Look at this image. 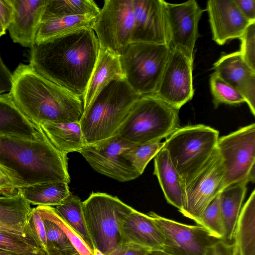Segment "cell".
I'll list each match as a JSON object with an SVG mask.
<instances>
[{"mask_svg": "<svg viewBox=\"0 0 255 255\" xmlns=\"http://www.w3.org/2000/svg\"><path fill=\"white\" fill-rule=\"evenodd\" d=\"M99 44L92 28L35 44L30 66L37 73L83 98L98 59Z\"/></svg>", "mask_w": 255, "mask_h": 255, "instance_id": "obj_1", "label": "cell"}, {"mask_svg": "<svg viewBox=\"0 0 255 255\" xmlns=\"http://www.w3.org/2000/svg\"><path fill=\"white\" fill-rule=\"evenodd\" d=\"M23 114L36 126L43 123L80 122L83 99L20 64L12 73L9 92Z\"/></svg>", "mask_w": 255, "mask_h": 255, "instance_id": "obj_2", "label": "cell"}, {"mask_svg": "<svg viewBox=\"0 0 255 255\" xmlns=\"http://www.w3.org/2000/svg\"><path fill=\"white\" fill-rule=\"evenodd\" d=\"M0 168L17 189L70 181L67 155L58 151L43 133L36 139L0 135Z\"/></svg>", "mask_w": 255, "mask_h": 255, "instance_id": "obj_3", "label": "cell"}, {"mask_svg": "<svg viewBox=\"0 0 255 255\" xmlns=\"http://www.w3.org/2000/svg\"><path fill=\"white\" fill-rule=\"evenodd\" d=\"M140 96L125 79L110 82L84 110L80 124L86 143L116 135Z\"/></svg>", "mask_w": 255, "mask_h": 255, "instance_id": "obj_4", "label": "cell"}, {"mask_svg": "<svg viewBox=\"0 0 255 255\" xmlns=\"http://www.w3.org/2000/svg\"><path fill=\"white\" fill-rule=\"evenodd\" d=\"M178 113L155 94L140 96L116 134L133 144L160 142L179 128Z\"/></svg>", "mask_w": 255, "mask_h": 255, "instance_id": "obj_5", "label": "cell"}, {"mask_svg": "<svg viewBox=\"0 0 255 255\" xmlns=\"http://www.w3.org/2000/svg\"><path fill=\"white\" fill-rule=\"evenodd\" d=\"M219 131L198 124L178 128L163 146L185 184L208 161L215 150Z\"/></svg>", "mask_w": 255, "mask_h": 255, "instance_id": "obj_6", "label": "cell"}, {"mask_svg": "<svg viewBox=\"0 0 255 255\" xmlns=\"http://www.w3.org/2000/svg\"><path fill=\"white\" fill-rule=\"evenodd\" d=\"M133 209L116 196L92 193L83 202V211L94 248L108 255L122 244L123 223Z\"/></svg>", "mask_w": 255, "mask_h": 255, "instance_id": "obj_7", "label": "cell"}, {"mask_svg": "<svg viewBox=\"0 0 255 255\" xmlns=\"http://www.w3.org/2000/svg\"><path fill=\"white\" fill-rule=\"evenodd\" d=\"M171 46L130 43L120 55L125 78L140 96L155 94L166 67Z\"/></svg>", "mask_w": 255, "mask_h": 255, "instance_id": "obj_8", "label": "cell"}, {"mask_svg": "<svg viewBox=\"0 0 255 255\" xmlns=\"http://www.w3.org/2000/svg\"><path fill=\"white\" fill-rule=\"evenodd\" d=\"M216 148L224 168V188L236 183L255 181V123L219 137Z\"/></svg>", "mask_w": 255, "mask_h": 255, "instance_id": "obj_9", "label": "cell"}, {"mask_svg": "<svg viewBox=\"0 0 255 255\" xmlns=\"http://www.w3.org/2000/svg\"><path fill=\"white\" fill-rule=\"evenodd\" d=\"M132 0H106L93 27L100 50L121 55L130 43L133 26Z\"/></svg>", "mask_w": 255, "mask_h": 255, "instance_id": "obj_10", "label": "cell"}, {"mask_svg": "<svg viewBox=\"0 0 255 255\" xmlns=\"http://www.w3.org/2000/svg\"><path fill=\"white\" fill-rule=\"evenodd\" d=\"M224 175L216 148L205 164L184 185L183 206L180 212L199 225L206 207L224 189Z\"/></svg>", "mask_w": 255, "mask_h": 255, "instance_id": "obj_11", "label": "cell"}, {"mask_svg": "<svg viewBox=\"0 0 255 255\" xmlns=\"http://www.w3.org/2000/svg\"><path fill=\"white\" fill-rule=\"evenodd\" d=\"M133 145L116 134L86 144L79 152L97 172L121 182L140 175L124 154Z\"/></svg>", "mask_w": 255, "mask_h": 255, "instance_id": "obj_12", "label": "cell"}, {"mask_svg": "<svg viewBox=\"0 0 255 255\" xmlns=\"http://www.w3.org/2000/svg\"><path fill=\"white\" fill-rule=\"evenodd\" d=\"M148 215L164 237L163 251L159 253L161 255H204L210 247L222 240L202 226L182 224L153 212Z\"/></svg>", "mask_w": 255, "mask_h": 255, "instance_id": "obj_13", "label": "cell"}, {"mask_svg": "<svg viewBox=\"0 0 255 255\" xmlns=\"http://www.w3.org/2000/svg\"><path fill=\"white\" fill-rule=\"evenodd\" d=\"M171 48L166 67L155 95L173 108L179 110L194 95L193 61L180 51Z\"/></svg>", "mask_w": 255, "mask_h": 255, "instance_id": "obj_14", "label": "cell"}, {"mask_svg": "<svg viewBox=\"0 0 255 255\" xmlns=\"http://www.w3.org/2000/svg\"><path fill=\"white\" fill-rule=\"evenodd\" d=\"M170 46L193 61V53L199 36L198 24L203 10L195 0L180 3L165 1Z\"/></svg>", "mask_w": 255, "mask_h": 255, "instance_id": "obj_15", "label": "cell"}, {"mask_svg": "<svg viewBox=\"0 0 255 255\" xmlns=\"http://www.w3.org/2000/svg\"><path fill=\"white\" fill-rule=\"evenodd\" d=\"M132 6L134 20L130 43L170 45L165 1L132 0Z\"/></svg>", "mask_w": 255, "mask_h": 255, "instance_id": "obj_16", "label": "cell"}, {"mask_svg": "<svg viewBox=\"0 0 255 255\" xmlns=\"http://www.w3.org/2000/svg\"><path fill=\"white\" fill-rule=\"evenodd\" d=\"M206 8L213 39L220 45L230 39H240L252 22L241 13L233 0H210Z\"/></svg>", "mask_w": 255, "mask_h": 255, "instance_id": "obj_17", "label": "cell"}, {"mask_svg": "<svg viewBox=\"0 0 255 255\" xmlns=\"http://www.w3.org/2000/svg\"><path fill=\"white\" fill-rule=\"evenodd\" d=\"M215 72L245 98L255 115V71L244 61L239 51L222 56L214 64Z\"/></svg>", "mask_w": 255, "mask_h": 255, "instance_id": "obj_18", "label": "cell"}, {"mask_svg": "<svg viewBox=\"0 0 255 255\" xmlns=\"http://www.w3.org/2000/svg\"><path fill=\"white\" fill-rule=\"evenodd\" d=\"M13 16L7 29L11 38L23 47L31 48L35 44L46 0H10Z\"/></svg>", "mask_w": 255, "mask_h": 255, "instance_id": "obj_19", "label": "cell"}, {"mask_svg": "<svg viewBox=\"0 0 255 255\" xmlns=\"http://www.w3.org/2000/svg\"><path fill=\"white\" fill-rule=\"evenodd\" d=\"M122 236V243L135 244L153 252L163 251L164 237L160 229L148 214L135 209L125 219Z\"/></svg>", "mask_w": 255, "mask_h": 255, "instance_id": "obj_20", "label": "cell"}, {"mask_svg": "<svg viewBox=\"0 0 255 255\" xmlns=\"http://www.w3.org/2000/svg\"><path fill=\"white\" fill-rule=\"evenodd\" d=\"M42 135L39 128L18 108L9 93L0 95V135L36 139Z\"/></svg>", "mask_w": 255, "mask_h": 255, "instance_id": "obj_21", "label": "cell"}, {"mask_svg": "<svg viewBox=\"0 0 255 255\" xmlns=\"http://www.w3.org/2000/svg\"><path fill=\"white\" fill-rule=\"evenodd\" d=\"M123 79L125 78L120 55L108 49H99L98 59L83 98L84 110L110 82Z\"/></svg>", "mask_w": 255, "mask_h": 255, "instance_id": "obj_22", "label": "cell"}, {"mask_svg": "<svg viewBox=\"0 0 255 255\" xmlns=\"http://www.w3.org/2000/svg\"><path fill=\"white\" fill-rule=\"evenodd\" d=\"M154 174L157 177L167 202L180 212L184 196L182 179L167 151L162 148L154 157Z\"/></svg>", "mask_w": 255, "mask_h": 255, "instance_id": "obj_23", "label": "cell"}, {"mask_svg": "<svg viewBox=\"0 0 255 255\" xmlns=\"http://www.w3.org/2000/svg\"><path fill=\"white\" fill-rule=\"evenodd\" d=\"M37 127L51 144L64 154L79 152L87 144L80 122L43 123Z\"/></svg>", "mask_w": 255, "mask_h": 255, "instance_id": "obj_24", "label": "cell"}, {"mask_svg": "<svg viewBox=\"0 0 255 255\" xmlns=\"http://www.w3.org/2000/svg\"><path fill=\"white\" fill-rule=\"evenodd\" d=\"M247 183H236L225 188L219 194L220 207L225 235L223 240L233 243L234 235L243 201Z\"/></svg>", "mask_w": 255, "mask_h": 255, "instance_id": "obj_25", "label": "cell"}, {"mask_svg": "<svg viewBox=\"0 0 255 255\" xmlns=\"http://www.w3.org/2000/svg\"><path fill=\"white\" fill-rule=\"evenodd\" d=\"M234 243L238 255H255V190L242 208L236 223Z\"/></svg>", "mask_w": 255, "mask_h": 255, "instance_id": "obj_26", "label": "cell"}, {"mask_svg": "<svg viewBox=\"0 0 255 255\" xmlns=\"http://www.w3.org/2000/svg\"><path fill=\"white\" fill-rule=\"evenodd\" d=\"M32 209L18 191L11 195H0V223L33 235L28 226Z\"/></svg>", "mask_w": 255, "mask_h": 255, "instance_id": "obj_27", "label": "cell"}, {"mask_svg": "<svg viewBox=\"0 0 255 255\" xmlns=\"http://www.w3.org/2000/svg\"><path fill=\"white\" fill-rule=\"evenodd\" d=\"M30 204L37 206H57L71 195L68 183L50 182L17 188Z\"/></svg>", "mask_w": 255, "mask_h": 255, "instance_id": "obj_28", "label": "cell"}, {"mask_svg": "<svg viewBox=\"0 0 255 255\" xmlns=\"http://www.w3.org/2000/svg\"><path fill=\"white\" fill-rule=\"evenodd\" d=\"M96 16L88 14L41 21L37 31L35 44L82 28H93Z\"/></svg>", "mask_w": 255, "mask_h": 255, "instance_id": "obj_29", "label": "cell"}, {"mask_svg": "<svg viewBox=\"0 0 255 255\" xmlns=\"http://www.w3.org/2000/svg\"><path fill=\"white\" fill-rule=\"evenodd\" d=\"M100 11L92 0H46L41 21L88 14L97 15Z\"/></svg>", "mask_w": 255, "mask_h": 255, "instance_id": "obj_30", "label": "cell"}, {"mask_svg": "<svg viewBox=\"0 0 255 255\" xmlns=\"http://www.w3.org/2000/svg\"><path fill=\"white\" fill-rule=\"evenodd\" d=\"M59 215L82 238L93 250V245L89 234L83 211V201L71 195L61 205L54 207Z\"/></svg>", "mask_w": 255, "mask_h": 255, "instance_id": "obj_31", "label": "cell"}, {"mask_svg": "<svg viewBox=\"0 0 255 255\" xmlns=\"http://www.w3.org/2000/svg\"><path fill=\"white\" fill-rule=\"evenodd\" d=\"M36 208L45 226L47 255H80L63 230Z\"/></svg>", "mask_w": 255, "mask_h": 255, "instance_id": "obj_32", "label": "cell"}, {"mask_svg": "<svg viewBox=\"0 0 255 255\" xmlns=\"http://www.w3.org/2000/svg\"><path fill=\"white\" fill-rule=\"evenodd\" d=\"M0 250L18 255H47L32 236L0 231Z\"/></svg>", "mask_w": 255, "mask_h": 255, "instance_id": "obj_33", "label": "cell"}, {"mask_svg": "<svg viewBox=\"0 0 255 255\" xmlns=\"http://www.w3.org/2000/svg\"><path fill=\"white\" fill-rule=\"evenodd\" d=\"M164 142L134 144L124 154L139 175L143 172L149 161L163 148Z\"/></svg>", "mask_w": 255, "mask_h": 255, "instance_id": "obj_34", "label": "cell"}, {"mask_svg": "<svg viewBox=\"0 0 255 255\" xmlns=\"http://www.w3.org/2000/svg\"><path fill=\"white\" fill-rule=\"evenodd\" d=\"M210 86L216 108L220 104L237 105L246 102L245 98L239 91L222 80L215 72L210 76Z\"/></svg>", "mask_w": 255, "mask_h": 255, "instance_id": "obj_35", "label": "cell"}, {"mask_svg": "<svg viewBox=\"0 0 255 255\" xmlns=\"http://www.w3.org/2000/svg\"><path fill=\"white\" fill-rule=\"evenodd\" d=\"M38 209L56 224L65 233L80 255H93V250L77 233L59 215L54 207L37 206Z\"/></svg>", "mask_w": 255, "mask_h": 255, "instance_id": "obj_36", "label": "cell"}, {"mask_svg": "<svg viewBox=\"0 0 255 255\" xmlns=\"http://www.w3.org/2000/svg\"><path fill=\"white\" fill-rule=\"evenodd\" d=\"M199 226L204 227L215 238L224 239L225 231L220 207L219 194L205 209Z\"/></svg>", "mask_w": 255, "mask_h": 255, "instance_id": "obj_37", "label": "cell"}, {"mask_svg": "<svg viewBox=\"0 0 255 255\" xmlns=\"http://www.w3.org/2000/svg\"><path fill=\"white\" fill-rule=\"evenodd\" d=\"M240 50L242 57L251 68L255 71V22H251L242 37Z\"/></svg>", "mask_w": 255, "mask_h": 255, "instance_id": "obj_38", "label": "cell"}, {"mask_svg": "<svg viewBox=\"0 0 255 255\" xmlns=\"http://www.w3.org/2000/svg\"><path fill=\"white\" fill-rule=\"evenodd\" d=\"M28 226L40 247L46 252V231L44 224L36 207L32 209Z\"/></svg>", "mask_w": 255, "mask_h": 255, "instance_id": "obj_39", "label": "cell"}, {"mask_svg": "<svg viewBox=\"0 0 255 255\" xmlns=\"http://www.w3.org/2000/svg\"><path fill=\"white\" fill-rule=\"evenodd\" d=\"M151 252L135 244L123 243L108 255H147Z\"/></svg>", "mask_w": 255, "mask_h": 255, "instance_id": "obj_40", "label": "cell"}, {"mask_svg": "<svg viewBox=\"0 0 255 255\" xmlns=\"http://www.w3.org/2000/svg\"><path fill=\"white\" fill-rule=\"evenodd\" d=\"M204 255H238L237 248L233 243L222 240L210 247Z\"/></svg>", "mask_w": 255, "mask_h": 255, "instance_id": "obj_41", "label": "cell"}, {"mask_svg": "<svg viewBox=\"0 0 255 255\" xmlns=\"http://www.w3.org/2000/svg\"><path fill=\"white\" fill-rule=\"evenodd\" d=\"M13 7L10 0H0V22L6 30L12 22Z\"/></svg>", "mask_w": 255, "mask_h": 255, "instance_id": "obj_42", "label": "cell"}, {"mask_svg": "<svg viewBox=\"0 0 255 255\" xmlns=\"http://www.w3.org/2000/svg\"><path fill=\"white\" fill-rule=\"evenodd\" d=\"M12 84V74L3 62L0 55V95L9 92Z\"/></svg>", "mask_w": 255, "mask_h": 255, "instance_id": "obj_43", "label": "cell"}, {"mask_svg": "<svg viewBox=\"0 0 255 255\" xmlns=\"http://www.w3.org/2000/svg\"><path fill=\"white\" fill-rule=\"evenodd\" d=\"M244 16L250 22L255 21V0H233Z\"/></svg>", "mask_w": 255, "mask_h": 255, "instance_id": "obj_44", "label": "cell"}, {"mask_svg": "<svg viewBox=\"0 0 255 255\" xmlns=\"http://www.w3.org/2000/svg\"><path fill=\"white\" fill-rule=\"evenodd\" d=\"M17 191L8 176L0 168V195H11Z\"/></svg>", "mask_w": 255, "mask_h": 255, "instance_id": "obj_45", "label": "cell"}, {"mask_svg": "<svg viewBox=\"0 0 255 255\" xmlns=\"http://www.w3.org/2000/svg\"><path fill=\"white\" fill-rule=\"evenodd\" d=\"M0 231H3L13 233V234L22 235V236H32V237H34V236L32 234H28V233H23V232H22L20 231H17L13 229L10 228L6 226L2 225L1 223H0Z\"/></svg>", "mask_w": 255, "mask_h": 255, "instance_id": "obj_46", "label": "cell"}, {"mask_svg": "<svg viewBox=\"0 0 255 255\" xmlns=\"http://www.w3.org/2000/svg\"><path fill=\"white\" fill-rule=\"evenodd\" d=\"M0 255H18L12 253L0 250Z\"/></svg>", "mask_w": 255, "mask_h": 255, "instance_id": "obj_47", "label": "cell"}, {"mask_svg": "<svg viewBox=\"0 0 255 255\" xmlns=\"http://www.w3.org/2000/svg\"><path fill=\"white\" fill-rule=\"evenodd\" d=\"M93 255H105L102 252H101L99 250L96 248H94L93 250Z\"/></svg>", "mask_w": 255, "mask_h": 255, "instance_id": "obj_48", "label": "cell"}, {"mask_svg": "<svg viewBox=\"0 0 255 255\" xmlns=\"http://www.w3.org/2000/svg\"><path fill=\"white\" fill-rule=\"evenodd\" d=\"M5 33V30L0 22V37Z\"/></svg>", "mask_w": 255, "mask_h": 255, "instance_id": "obj_49", "label": "cell"}, {"mask_svg": "<svg viewBox=\"0 0 255 255\" xmlns=\"http://www.w3.org/2000/svg\"><path fill=\"white\" fill-rule=\"evenodd\" d=\"M147 255H161L158 252H151L150 254H149Z\"/></svg>", "mask_w": 255, "mask_h": 255, "instance_id": "obj_50", "label": "cell"}]
</instances>
